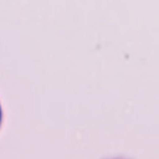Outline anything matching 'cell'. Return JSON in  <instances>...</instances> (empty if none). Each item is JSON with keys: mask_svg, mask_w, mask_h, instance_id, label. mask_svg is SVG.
<instances>
[]
</instances>
